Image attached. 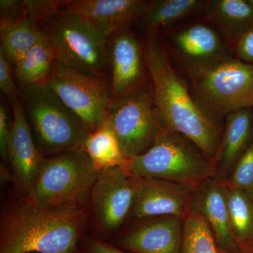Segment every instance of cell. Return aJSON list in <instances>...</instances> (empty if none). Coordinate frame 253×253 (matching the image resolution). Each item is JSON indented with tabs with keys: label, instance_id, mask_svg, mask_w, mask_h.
<instances>
[{
	"label": "cell",
	"instance_id": "obj_1",
	"mask_svg": "<svg viewBox=\"0 0 253 253\" xmlns=\"http://www.w3.org/2000/svg\"><path fill=\"white\" fill-rule=\"evenodd\" d=\"M88 225L87 208L42 209L23 195L1 211L0 253H80Z\"/></svg>",
	"mask_w": 253,
	"mask_h": 253
},
{
	"label": "cell",
	"instance_id": "obj_2",
	"mask_svg": "<svg viewBox=\"0 0 253 253\" xmlns=\"http://www.w3.org/2000/svg\"><path fill=\"white\" fill-rule=\"evenodd\" d=\"M144 54L166 128L189 138L213 160L224 125L211 119L195 102L186 80L173 67L157 37H145Z\"/></svg>",
	"mask_w": 253,
	"mask_h": 253
},
{
	"label": "cell",
	"instance_id": "obj_3",
	"mask_svg": "<svg viewBox=\"0 0 253 253\" xmlns=\"http://www.w3.org/2000/svg\"><path fill=\"white\" fill-rule=\"evenodd\" d=\"M61 1H35L33 15L47 38L56 61L104 77L109 64L108 38L78 16L60 8Z\"/></svg>",
	"mask_w": 253,
	"mask_h": 253
},
{
	"label": "cell",
	"instance_id": "obj_4",
	"mask_svg": "<svg viewBox=\"0 0 253 253\" xmlns=\"http://www.w3.org/2000/svg\"><path fill=\"white\" fill-rule=\"evenodd\" d=\"M98 174L90 158L83 151L45 156L29 194L24 196L42 209L87 208Z\"/></svg>",
	"mask_w": 253,
	"mask_h": 253
},
{
	"label": "cell",
	"instance_id": "obj_5",
	"mask_svg": "<svg viewBox=\"0 0 253 253\" xmlns=\"http://www.w3.org/2000/svg\"><path fill=\"white\" fill-rule=\"evenodd\" d=\"M126 169L139 177L194 186L216 176L212 158L189 138L168 128L149 151L127 159Z\"/></svg>",
	"mask_w": 253,
	"mask_h": 253
},
{
	"label": "cell",
	"instance_id": "obj_6",
	"mask_svg": "<svg viewBox=\"0 0 253 253\" xmlns=\"http://www.w3.org/2000/svg\"><path fill=\"white\" fill-rule=\"evenodd\" d=\"M28 122L44 157L68 151H83L89 131L45 83L22 89Z\"/></svg>",
	"mask_w": 253,
	"mask_h": 253
},
{
	"label": "cell",
	"instance_id": "obj_7",
	"mask_svg": "<svg viewBox=\"0 0 253 253\" xmlns=\"http://www.w3.org/2000/svg\"><path fill=\"white\" fill-rule=\"evenodd\" d=\"M195 102L218 123L253 106V65L234 57L184 78Z\"/></svg>",
	"mask_w": 253,
	"mask_h": 253
},
{
	"label": "cell",
	"instance_id": "obj_8",
	"mask_svg": "<svg viewBox=\"0 0 253 253\" xmlns=\"http://www.w3.org/2000/svg\"><path fill=\"white\" fill-rule=\"evenodd\" d=\"M105 119L127 159L149 151L166 129L154 100L152 81L110 103Z\"/></svg>",
	"mask_w": 253,
	"mask_h": 253
},
{
	"label": "cell",
	"instance_id": "obj_9",
	"mask_svg": "<svg viewBox=\"0 0 253 253\" xmlns=\"http://www.w3.org/2000/svg\"><path fill=\"white\" fill-rule=\"evenodd\" d=\"M156 37L184 78L235 56L217 30L202 18L186 21Z\"/></svg>",
	"mask_w": 253,
	"mask_h": 253
},
{
	"label": "cell",
	"instance_id": "obj_10",
	"mask_svg": "<svg viewBox=\"0 0 253 253\" xmlns=\"http://www.w3.org/2000/svg\"><path fill=\"white\" fill-rule=\"evenodd\" d=\"M45 84L81 118L89 132L104 122L111 102V83L55 61Z\"/></svg>",
	"mask_w": 253,
	"mask_h": 253
},
{
	"label": "cell",
	"instance_id": "obj_11",
	"mask_svg": "<svg viewBox=\"0 0 253 253\" xmlns=\"http://www.w3.org/2000/svg\"><path fill=\"white\" fill-rule=\"evenodd\" d=\"M136 176L125 168L116 167L98 174L87 210L94 234L111 241L130 217L136 192Z\"/></svg>",
	"mask_w": 253,
	"mask_h": 253
},
{
	"label": "cell",
	"instance_id": "obj_12",
	"mask_svg": "<svg viewBox=\"0 0 253 253\" xmlns=\"http://www.w3.org/2000/svg\"><path fill=\"white\" fill-rule=\"evenodd\" d=\"M111 38L108 52L111 102L149 83L151 77L145 62L144 41L132 30L118 32Z\"/></svg>",
	"mask_w": 253,
	"mask_h": 253
},
{
	"label": "cell",
	"instance_id": "obj_13",
	"mask_svg": "<svg viewBox=\"0 0 253 253\" xmlns=\"http://www.w3.org/2000/svg\"><path fill=\"white\" fill-rule=\"evenodd\" d=\"M136 184L130 217L138 220L161 216H177L184 219L197 187L139 176H136Z\"/></svg>",
	"mask_w": 253,
	"mask_h": 253
},
{
	"label": "cell",
	"instance_id": "obj_14",
	"mask_svg": "<svg viewBox=\"0 0 253 253\" xmlns=\"http://www.w3.org/2000/svg\"><path fill=\"white\" fill-rule=\"evenodd\" d=\"M146 0H71L61 1L60 8L89 23L106 38L131 29Z\"/></svg>",
	"mask_w": 253,
	"mask_h": 253
},
{
	"label": "cell",
	"instance_id": "obj_15",
	"mask_svg": "<svg viewBox=\"0 0 253 253\" xmlns=\"http://www.w3.org/2000/svg\"><path fill=\"white\" fill-rule=\"evenodd\" d=\"M139 220L142 222L110 242L132 253H181L184 218L161 216Z\"/></svg>",
	"mask_w": 253,
	"mask_h": 253
},
{
	"label": "cell",
	"instance_id": "obj_16",
	"mask_svg": "<svg viewBox=\"0 0 253 253\" xmlns=\"http://www.w3.org/2000/svg\"><path fill=\"white\" fill-rule=\"evenodd\" d=\"M189 212L204 218L221 253L239 252L241 247L231 229L225 181L213 176L199 184L193 194Z\"/></svg>",
	"mask_w": 253,
	"mask_h": 253
},
{
	"label": "cell",
	"instance_id": "obj_17",
	"mask_svg": "<svg viewBox=\"0 0 253 253\" xmlns=\"http://www.w3.org/2000/svg\"><path fill=\"white\" fill-rule=\"evenodd\" d=\"M11 103L13 121L8 149L9 163L12 168L13 179L16 185L23 195H28L44 156L33 138L21 100L16 99Z\"/></svg>",
	"mask_w": 253,
	"mask_h": 253
},
{
	"label": "cell",
	"instance_id": "obj_18",
	"mask_svg": "<svg viewBox=\"0 0 253 253\" xmlns=\"http://www.w3.org/2000/svg\"><path fill=\"white\" fill-rule=\"evenodd\" d=\"M208 0H151L148 1L134 25L145 37L159 36L179 25L201 18Z\"/></svg>",
	"mask_w": 253,
	"mask_h": 253
},
{
	"label": "cell",
	"instance_id": "obj_19",
	"mask_svg": "<svg viewBox=\"0 0 253 253\" xmlns=\"http://www.w3.org/2000/svg\"><path fill=\"white\" fill-rule=\"evenodd\" d=\"M253 141V109L245 108L224 118L220 143L213 158L216 176L226 181Z\"/></svg>",
	"mask_w": 253,
	"mask_h": 253
},
{
	"label": "cell",
	"instance_id": "obj_20",
	"mask_svg": "<svg viewBox=\"0 0 253 253\" xmlns=\"http://www.w3.org/2000/svg\"><path fill=\"white\" fill-rule=\"evenodd\" d=\"M201 18L232 46L253 28V6L249 0H208Z\"/></svg>",
	"mask_w": 253,
	"mask_h": 253
},
{
	"label": "cell",
	"instance_id": "obj_21",
	"mask_svg": "<svg viewBox=\"0 0 253 253\" xmlns=\"http://www.w3.org/2000/svg\"><path fill=\"white\" fill-rule=\"evenodd\" d=\"M42 34L41 26L25 12L13 22L0 23L1 46L14 68L26 53L36 44Z\"/></svg>",
	"mask_w": 253,
	"mask_h": 253
},
{
	"label": "cell",
	"instance_id": "obj_22",
	"mask_svg": "<svg viewBox=\"0 0 253 253\" xmlns=\"http://www.w3.org/2000/svg\"><path fill=\"white\" fill-rule=\"evenodd\" d=\"M83 151L87 154L99 172L113 168H126L127 162L117 136L105 118L96 130L89 133Z\"/></svg>",
	"mask_w": 253,
	"mask_h": 253
},
{
	"label": "cell",
	"instance_id": "obj_23",
	"mask_svg": "<svg viewBox=\"0 0 253 253\" xmlns=\"http://www.w3.org/2000/svg\"><path fill=\"white\" fill-rule=\"evenodd\" d=\"M56 61L52 47L44 34L14 67L15 77L21 86L45 83Z\"/></svg>",
	"mask_w": 253,
	"mask_h": 253
},
{
	"label": "cell",
	"instance_id": "obj_24",
	"mask_svg": "<svg viewBox=\"0 0 253 253\" xmlns=\"http://www.w3.org/2000/svg\"><path fill=\"white\" fill-rule=\"evenodd\" d=\"M226 199L231 229L242 249L253 244V194L226 185Z\"/></svg>",
	"mask_w": 253,
	"mask_h": 253
},
{
	"label": "cell",
	"instance_id": "obj_25",
	"mask_svg": "<svg viewBox=\"0 0 253 253\" xmlns=\"http://www.w3.org/2000/svg\"><path fill=\"white\" fill-rule=\"evenodd\" d=\"M181 253H220L204 218L189 212L184 218Z\"/></svg>",
	"mask_w": 253,
	"mask_h": 253
},
{
	"label": "cell",
	"instance_id": "obj_26",
	"mask_svg": "<svg viewBox=\"0 0 253 253\" xmlns=\"http://www.w3.org/2000/svg\"><path fill=\"white\" fill-rule=\"evenodd\" d=\"M226 185L253 194V141L236 163Z\"/></svg>",
	"mask_w": 253,
	"mask_h": 253
},
{
	"label": "cell",
	"instance_id": "obj_27",
	"mask_svg": "<svg viewBox=\"0 0 253 253\" xmlns=\"http://www.w3.org/2000/svg\"><path fill=\"white\" fill-rule=\"evenodd\" d=\"M80 253H127L96 234H85L79 246Z\"/></svg>",
	"mask_w": 253,
	"mask_h": 253
},
{
	"label": "cell",
	"instance_id": "obj_28",
	"mask_svg": "<svg viewBox=\"0 0 253 253\" xmlns=\"http://www.w3.org/2000/svg\"><path fill=\"white\" fill-rule=\"evenodd\" d=\"M11 66L2 49H0V89L11 102L19 99L20 94L14 78Z\"/></svg>",
	"mask_w": 253,
	"mask_h": 253
},
{
	"label": "cell",
	"instance_id": "obj_29",
	"mask_svg": "<svg viewBox=\"0 0 253 253\" xmlns=\"http://www.w3.org/2000/svg\"><path fill=\"white\" fill-rule=\"evenodd\" d=\"M236 59L253 65V28L243 35L231 46Z\"/></svg>",
	"mask_w": 253,
	"mask_h": 253
},
{
	"label": "cell",
	"instance_id": "obj_30",
	"mask_svg": "<svg viewBox=\"0 0 253 253\" xmlns=\"http://www.w3.org/2000/svg\"><path fill=\"white\" fill-rule=\"evenodd\" d=\"M11 126L8 121L7 113L4 105L0 104V154L4 163L9 161V143Z\"/></svg>",
	"mask_w": 253,
	"mask_h": 253
},
{
	"label": "cell",
	"instance_id": "obj_31",
	"mask_svg": "<svg viewBox=\"0 0 253 253\" xmlns=\"http://www.w3.org/2000/svg\"><path fill=\"white\" fill-rule=\"evenodd\" d=\"M23 1L1 0L0 1V23L13 22L21 16Z\"/></svg>",
	"mask_w": 253,
	"mask_h": 253
},
{
	"label": "cell",
	"instance_id": "obj_32",
	"mask_svg": "<svg viewBox=\"0 0 253 253\" xmlns=\"http://www.w3.org/2000/svg\"><path fill=\"white\" fill-rule=\"evenodd\" d=\"M238 253H253V244L242 248Z\"/></svg>",
	"mask_w": 253,
	"mask_h": 253
},
{
	"label": "cell",
	"instance_id": "obj_33",
	"mask_svg": "<svg viewBox=\"0 0 253 253\" xmlns=\"http://www.w3.org/2000/svg\"><path fill=\"white\" fill-rule=\"evenodd\" d=\"M249 1L250 4L252 5V6H253V0H249Z\"/></svg>",
	"mask_w": 253,
	"mask_h": 253
},
{
	"label": "cell",
	"instance_id": "obj_34",
	"mask_svg": "<svg viewBox=\"0 0 253 253\" xmlns=\"http://www.w3.org/2000/svg\"></svg>",
	"mask_w": 253,
	"mask_h": 253
}]
</instances>
